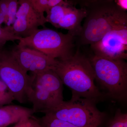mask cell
<instances>
[{
    "mask_svg": "<svg viewBox=\"0 0 127 127\" xmlns=\"http://www.w3.org/2000/svg\"><path fill=\"white\" fill-rule=\"evenodd\" d=\"M63 84L53 70L32 74L26 97L32 104L33 113H44L62 102Z\"/></svg>",
    "mask_w": 127,
    "mask_h": 127,
    "instance_id": "obj_3",
    "label": "cell"
},
{
    "mask_svg": "<svg viewBox=\"0 0 127 127\" xmlns=\"http://www.w3.org/2000/svg\"><path fill=\"white\" fill-rule=\"evenodd\" d=\"M98 0H65L71 5H78L80 8H85Z\"/></svg>",
    "mask_w": 127,
    "mask_h": 127,
    "instance_id": "obj_21",
    "label": "cell"
},
{
    "mask_svg": "<svg viewBox=\"0 0 127 127\" xmlns=\"http://www.w3.org/2000/svg\"><path fill=\"white\" fill-rule=\"evenodd\" d=\"M108 127H127V114L117 110Z\"/></svg>",
    "mask_w": 127,
    "mask_h": 127,
    "instance_id": "obj_18",
    "label": "cell"
},
{
    "mask_svg": "<svg viewBox=\"0 0 127 127\" xmlns=\"http://www.w3.org/2000/svg\"><path fill=\"white\" fill-rule=\"evenodd\" d=\"M98 82L107 94L123 101L127 96V63L124 59H112L94 55L90 59Z\"/></svg>",
    "mask_w": 127,
    "mask_h": 127,
    "instance_id": "obj_4",
    "label": "cell"
},
{
    "mask_svg": "<svg viewBox=\"0 0 127 127\" xmlns=\"http://www.w3.org/2000/svg\"><path fill=\"white\" fill-rule=\"evenodd\" d=\"M96 103L87 98L72 96L70 100L64 101L44 113L79 127H98L106 114L98 109Z\"/></svg>",
    "mask_w": 127,
    "mask_h": 127,
    "instance_id": "obj_5",
    "label": "cell"
},
{
    "mask_svg": "<svg viewBox=\"0 0 127 127\" xmlns=\"http://www.w3.org/2000/svg\"><path fill=\"white\" fill-rule=\"evenodd\" d=\"M65 1L64 0H49L47 11L50 9L52 7H53V6L64 3L65 2Z\"/></svg>",
    "mask_w": 127,
    "mask_h": 127,
    "instance_id": "obj_22",
    "label": "cell"
},
{
    "mask_svg": "<svg viewBox=\"0 0 127 127\" xmlns=\"http://www.w3.org/2000/svg\"><path fill=\"white\" fill-rule=\"evenodd\" d=\"M115 2L120 8L125 10H127V0H116Z\"/></svg>",
    "mask_w": 127,
    "mask_h": 127,
    "instance_id": "obj_23",
    "label": "cell"
},
{
    "mask_svg": "<svg viewBox=\"0 0 127 127\" xmlns=\"http://www.w3.org/2000/svg\"><path fill=\"white\" fill-rule=\"evenodd\" d=\"M34 9L39 12L44 13L47 10L49 0H30Z\"/></svg>",
    "mask_w": 127,
    "mask_h": 127,
    "instance_id": "obj_20",
    "label": "cell"
},
{
    "mask_svg": "<svg viewBox=\"0 0 127 127\" xmlns=\"http://www.w3.org/2000/svg\"><path fill=\"white\" fill-rule=\"evenodd\" d=\"M32 108L16 105L0 107V127H6L32 116Z\"/></svg>",
    "mask_w": 127,
    "mask_h": 127,
    "instance_id": "obj_11",
    "label": "cell"
},
{
    "mask_svg": "<svg viewBox=\"0 0 127 127\" xmlns=\"http://www.w3.org/2000/svg\"><path fill=\"white\" fill-rule=\"evenodd\" d=\"M39 120L42 127H79L46 114Z\"/></svg>",
    "mask_w": 127,
    "mask_h": 127,
    "instance_id": "obj_14",
    "label": "cell"
},
{
    "mask_svg": "<svg viewBox=\"0 0 127 127\" xmlns=\"http://www.w3.org/2000/svg\"><path fill=\"white\" fill-rule=\"evenodd\" d=\"M31 76L22 68L14 58L11 51L0 50V79L6 84L15 100L23 103Z\"/></svg>",
    "mask_w": 127,
    "mask_h": 127,
    "instance_id": "obj_7",
    "label": "cell"
},
{
    "mask_svg": "<svg viewBox=\"0 0 127 127\" xmlns=\"http://www.w3.org/2000/svg\"><path fill=\"white\" fill-rule=\"evenodd\" d=\"M11 52L21 67L32 74L53 70L57 62L58 59L49 57L39 51L18 45Z\"/></svg>",
    "mask_w": 127,
    "mask_h": 127,
    "instance_id": "obj_10",
    "label": "cell"
},
{
    "mask_svg": "<svg viewBox=\"0 0 127 127\" xmlns=\"http://www.w3.org/2000/svg\"><path fill=\"white\" fill-rule=\"evenodd\" d=\"M85 9L86 15L77 37L79 46L92 45L108 32L127 26V11L114 0H98Z\"/></svg>",
    "mask_w": 127,
    "mask_h": 127,
    "instance_id": "obj_1",
    "label": "cell"
},
{
    "mask_svg": "<svg viewBox=\"0 0 127 127\" xmlns=\"http://www.w3.org/2000/svg\"><path fill=\"white\" fill-rule=\"evenodd\" d=\"M6 18L5 17L1 12L0 11V27H1L2 23H6Z\"/></svg>",
    "mask_w": 127,
    "mask_h": 127,
    "instance_id": "obj_24",
    "label": "cell"
},
{
    "mask_svg": "<svg viewBox=\"0 0 127 127\" xmlns=\"http://www.w3.org/2000/svg\"><path fill=\"white\" fill-rule=\"evenodd\" d=\"M86 15L85 9H77L72 6L59 23L58 28L68 30L75 37L78 36L82 30V21Z\"/></svg>",
    "mask_w": 127,
    "mask_h": 127,
    "instance_id": "obj_12",
    "label": "cell"
},
{
    "mask_svg": "<svg viewBox=\"0 0 127 127\" xmlns=\"http://www.w3.org/2000/svg\"><path fill=\"white\" fill-rule=\"evenodd\" d=\"M75 37L70 32L64 34L48 28L38 29L30 36L21 38L18 45L32 48L56 59L73 55Z\"/></svg>",
    "mask_w": 127,
    "mask_h": 127,
    "instance_id": "obj_6",
    "label": "cell"
},
{
    "mask_svg": "<svg viewBox=\"0 0 127 127\" xmlns=\"http://www.w3.org/2000/svg\"><path fill=\"white\" fill-rule=\"evenodd\" d=\"M7 17L6 26L10 27L14 24L18 9V0H7Z\"/></svg>",
    "mask_w": 127,
    "mask_h": 127,
    "instance_id": "obj_17",
    "label": "cell"
},
{
    "mask_svg": "<svg viewBox=\"0 0 127 127\" xmlns=\"http://www.w3.org/2000/svg\"><path fill=\"white\" fill-rule=\"evenodd\" d=\"M91 45L96 56L109 59H127V26L108 32Z\"/></svg>",
    "mask_w": 127,
    "mask_h": 127,
    "instance_id": "obj_8",
    "label": "cell"
},
{
    "mask_svg": "<svg viewBox=\"0 0 127 127\" xmlns=\"http://www.w3.org/2000/svg\"><path fill=\"white\" fill-rule=\"evenodd\" d=\"M14 100L11 92L0 79V107L11 104Z\"/></svg>",
    "mask_w": 127,
    "mask_h": 127,
    "instance_id": "obj_15",
    "label": "cell"
},
{
    "mask_svg": "<svg viewBox=\"0 0 127 127\" xmlns=\"http://www.w3.org/2000/svg\"><path fill=\"white\" fill-rule=\"evenodd\" d=\"M18 4L15 21L9 27L16 35L22 38L30 36L47 23L44 13L37 11L30 0H18Z\"/></svg>",
    "mask_w": 127,
    "mask_h": 127,
    "instance_id": "obj_9",
    "label": "cell"
},
{
    "mask_svg": "<svg viewBox=\"0 0 127 127\" xmlns=\"http://www.w3.org/2000/svg\"><path fill=\"white\" fill-rule=\"evenodd\" d=\"M12 127H42L39 119L33 117L32 116L23 119L16 123Z\"/></svg>",
    "mask_w": 127,
    "mask_h": 127,
    "instance_id": "obj_19",
    "label": "cell"
},
{
    "mask_svg": "<svg viewBox=\"0 0 127 127\" xmlns=\"http://www.w3.org/2000/svg\"><path fill=\"white\" fill-rule=\"evenodd\" d=\"M72 6L65 1L63 3L52 7L46 12L47 22L58 28L59 23Z\"/></svg>",
    "mask_w": 127,
    "mask_h": 127,
    "instance_id": "obj_13",
    "label": "cell"
},
{
    "mask_svg": "<svg viewBox=\"0 0 127 127\" xmlns=\"http://www.w3.org/2000/svg\"><path fill=\"white\" fill-rule=\"evenodd\" d=\"M53 70L71 89L72 96L87 98L96 103L104 98L94 83L95 74L90 59L78 50L68 58L58 59Z\"/></svg>",
    "mask_w": 127,
    "mask_h": 127,
    "instance_id": "obj_2",
    "label": "cell"
},
{
    "mask_svg": "<svg viewBox=\"0 0 127 127\" xmlns=\"http://www.w3.org/2000/svg\"><path fill=\"white\" fill-rule=\"evenodd\" d=\"M22 37L16 35L7 26L0 27V50L2 49L7 41L20 40Z\"/></svg>",
    "mask_w": 127,
    "mask_h": 127,
    "instance_id": "obj_16",
    "label": "cell"
}]
</instances>
